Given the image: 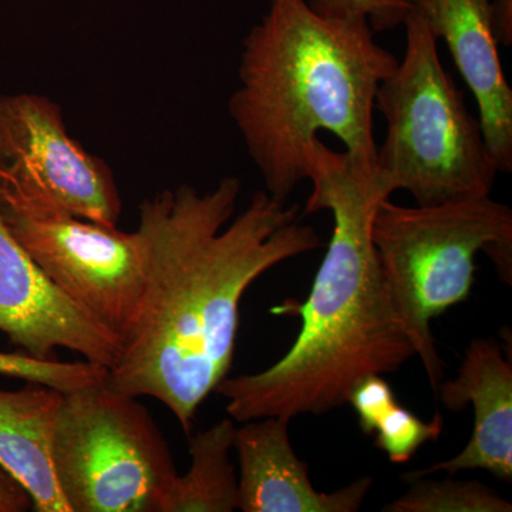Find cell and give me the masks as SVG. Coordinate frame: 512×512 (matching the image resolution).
<instances>
[{
  "mask_svg": "<svg viewBox=\"0 0 512 512\" xmlns=\"http://www.w3.org/2000/svg\"><path fill=\"white\" fill-rule=\"evenodd\" d=\"M239 194L241 181L225 177L214 190L184 184L138 207V229L150 244L146 286L107 383L163 403L187 434L231 372L249 286L320 247L315 228L299 224V205L286 207L265 190L232 220Z\"/></svg>",
  "mask_w": 512,
  "mask_h": 512,
  "instance_id": "6da1fadb",
  "label": "cell"
},
{
  "mask_svg": "<svg viewBox=\"0 0 512 512\" xmlns=\"http://www.w3.org/2000/svg\"><path fill=\"white\" fill-rule=\"evenodd\" d=\"M312 192L305 215L330 211L333 232L305 302L285 301L274 315L299 316L301 332L278 362L254 375L225 377L215 392L231 419L323 416L348 403L360 380L397 372L416 356L372 239L377 205L393 194L376 168L313 141Z\"/></svg>",
  "mask_w": 512,
  "mask_h": 512,
  "instance_id": "7a4b0ae2",
  "label": "cell"
},
{
  "mask_svg": "<svg viewBox=\"0 0 512 512\" xmlns=\"http://www.w3.org/2000/svg\"><path fill=\"white\" fill-rule=\"evenodd\" d=\"M373 35L366 19L323 18L306 0H271L249 30L228 111L274 200L308 180L320 131L376 168V93L399 60Z\"/></svg>",
  "mask_w": 512,
  "mask_h": 512,
  "instance_id": "3957f363",
  "label": "cell"
},
{
  "mask_svg": "<svg viewBox=\"0 0 512 512\" xmlns=\"http://www.w3.org/2000/svg\"><path fill=\"white\" fill-rule=\"evenodd\" d=\"M406 50L376 93L387 124L376 170L420 207L490 197L498 171L480 120L441 63L437 37L412 8Z\"/></svg>",
  "mask_w": 512,
  "mask_h": 512,
  "instance_id": "277c9868",
  "label": "cell"
},
{
  "mask_svg": "<svg viewBox=\"0 0 512 512\" xmlns=\"http://www.w3.org/2000/svg\"><path fill=\"white\" fill-rule=\"evenodd\" d=\"M372 239L414 353L437 390L444 372L431 320L470 298L478 252L511 284V208L491 197L431 207H402L387 198L373 215Z\"/></svg>",
  "mask_w": 512,
  "mask_h": 512,
  "instance_id": "5b68a950",
  "label": "cell"
},
{
  "mask_svg": "<svg viewBox=\"0 0 512 512\" xmlns=\"http://www.w3.org/2000/svg\"><path fill=\"white\" fill-rule=\"evenodd\" d=\"M138 399L107 380L64 393L52 463L69 512L163 510L177 468Z\"/></svg>",
  "mask_w": 512,
  "mask_h": 512,
  "instance_id": "8992f818",
  "label": "cell"
},
{
  "mask_svg": "<svg viewBox=\"0 0 512 512\" xmlns=\"http://www.w3.org/2000/svg\"><path fill=\"white\" fill-rule=\"evenodd\" d=\"M0 220L66 295L126 340L150 262L140 229L121 231L37 205H3Z\"/></svg>",
  "mask_w": 512,
  "mask_h": 512,
  "instance_id": "52a82bcc",
  "label": "cell"
},
{
  "mask_svg": "<svg viewBox=\"0 0 512 512\" xmlns=\"http://www.w3.org/2000/svg\"><path fill=\"white\" fill-rule=\"evenodd\" d=\"M37 205L107 227L123 202L106 161L67 131L62 106L37 93L0 94V207Z\"/></svg>",
  "mask_w": 512,
  "mask_h": 512,
  "instance_id": "ba28073f",
  "label": "cell"
},
{
  "mask_svg": "<svg viewBox=\"0 0 512 512\" xmlns=\"http://www.w3.org/2000/svg\"><path fill=\"white\" fill-rule=\"evenodd\" d=\"M0 332L26 355L56 359L72 350L113 369L124 340L73 301L40 269L0 220Z\"/></svg>",
  "mask_w": 512,
  "mask_h": 512,
  "instance_id": "9c48e42d",
  "label": "cell"
},
{
  "mask_svg": "<svg viewBox=\"0 0 512 512\" xmlns=\"http://www.w3.org/2000/svg\"><path fill=\"white\" fill-rule=\"evenodd\" d=\"M476 97L478 120L498 171L512 173V90L504 76L491 0H410Z\"/></svg>",
  "mask_w": 512,
  "mask_h": 512,
  "instance_id": "30bf717a",
  "label": "cell"
},
{
  "mask_svg": "<svg viewBox=\"0 0 512 512\" xmlns=\"http://www.w3.org/2000/svg\"><path fill=\"white\" fill-rule=\"evenodd\" d=\"M291 420L264 417L235 430L238 456V510L244 512H355L362 507L372 477H362L335 493H319L308 464L293 451Z\"/></svg>",
  "mask_w": 512,
  "mask_h": 512,
  "instance_id": "8fae6325",
  "label": "cell"
},
{
  "mask_svg": "<svg viewBox=\"0 0 512 512\" xmlns=\"http://www.w3.org/2000/svg\"><path fill=\"white\" fill-rule=\"evenodd\" d=\"M441 403L461 412L471 404L474 429L466 448L456 457L423 470L404 474L407 483L434 473L456 476L461 471L485 470L510 484L512 481V365L500 345L476 339L466 350L456 379L437 387Z\"/></svg>",
  "mask_w": 512,
  "mask_h": 512,
  "instance_id": "7c38bea8",
  "label": "cell"
},
{
  "mask_svg": "<svg viewBox=\"0 0 512 512\" xmlns=\"http://www.w3.org/2000/svg\"><path fill=\"white\" fill-rule=\"evenodd\" d=\"M63 396L62 390L32 382L0 390V466L28 490L37 512H69L52 463Z\"/></svg>",
  "mask_w": 512,
  "mask_h": 512,
  "instance_id": "4fadbf2b",
  "label": "cell"
},
{
  "mask_svg": "<svg viewBox=\"0 0 512 512\" xmlns=\"http://www.w3.org/2000/svg\"><path fill=\"white\" fill-rule=\"evenodd\" d=\"M235 430L227 417L191 437L190 470L175 476L161 512L238 510V474L231 460Z\"/></svg>",
  "mask_w": 512,
  "mask_h": 512,
  "instance_id": "5bb4252c",
  "label": "cell"
},
{
  "mask_svg": "<svg viewBox=\"0 0 512 512\" xmlns=\"http://www.w3.org/2000/svg\"><path fill=\"white\" fill-rule=\"evenodd\" d=\"M348 403L355 410L363 433L376 437L375 446L387 454L393 464H404L430 441L443 433L444 420L437 413L430 421L397 402L390 384L380 375L367 376L353 387Z\"/></svg>",
  "mask_w": 512,
  "mask_h": 512,
  "instance_id": "9a60e30c",
  "label": "cell"
},
{
  "mask_svg": "<svg viewBox=\"0 0 512 512\" xmlns=\"http://www.w3.org/2000/svg\"><path fill=\"white\" fill-rule=\"evenodd\" d=\"M402 497L387 504L384 512H511L504 500L480 481L429 480L410 481Z\"/></svg>",
  "mask_w": 512,
  "mask_h": 512,
  "instance_id": "2e32d148",
  "label": "cell"
},
{
  "mask_svg": "<svg viewBox=\"0 0 512 512\" xmlns=\"http://www.w3.org/2000/svg\"><path fill=\"white\" fill-rule=\"evenodd\" d=\"M0 376L46 384L66 393L104 382L109 370L87 360L60 362L57 359H35L26 353L0 352Z\"/></svg>",
  "mask_w": 512,
  "mask_h": 512,
  "instance_id": "e0dca14e",
  "label": "cell"
},
{
  "mask_svg": "<svg viewBox=\"0 0 512 512\" xmlns=\"http://www.w3.org/2000/svg\"><path fill=\"white\" fill-rule=\"evenodd\" d=\"M313 12L329 19H366L373 32L403 25L412 12L410 0H306Z\"/></svg>",
  "mask_w": 512,
  "mask_h": 512,
  "instance_id": "ac0fdd59",
  "label": "cell"
},
{
  "mask_svg": "<svg viewBox=\"0 0 512 512\" xmlns=\"http://www.w3.org/2000/svg\"><path fill=\"white\" fill-rule=\"evenodd\" d=\"M33 510V500L22 484L5 467L0 466V512Z\"/></svg>",
  "mask_w": 512,
  "mask_h": 512,
  "instance_id": "d6986e66",
  "label": "cell"
},
{
  "mask_svg": "<svg viewBox=\"0 0 512 512\" xmlns=\"http://www.w3.org/2000/svg\"><path fill=\"white\" fill-rule=\"evenodd\" d=\"M495 35L503 43L512 39V0H491Z\"/></svg>",
  "mask_w": 512,
  "mask_h": 512,
  "instance_id": "ffe728a7",
  "label": "cell"
}]
</instances>
